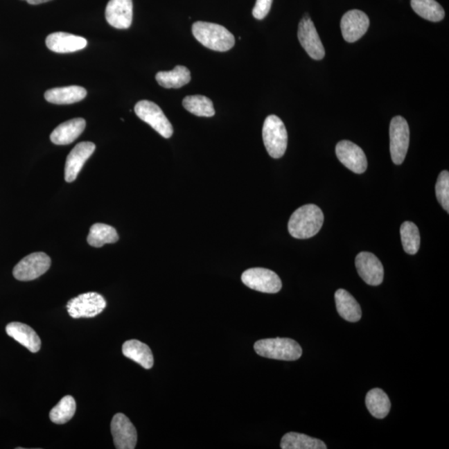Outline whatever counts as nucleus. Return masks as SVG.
Returning <instances> with one entry per match:
<instances>
[{"label": "nucleus", "mask_w": 449, "mask_h": 449, "mask_svg": "<svg viewBox=\"0 0 449 449\" xmlns=\"http://www.w3.org/2000/svg\"><path fill=\"white\" fill-rule=\"evenodd\" d=\"M323 223L322 209L314 204H308L299 207L291 215L288 231L294 238L308 239L317 234Z\"/></svg>", "instance_id": "f257e3e1"}, {"label": "nucleus", "mask_w": 449, "mask_h": 449, "mask_svg": "<svg viewBox=\"0 0 449 449\" xmlns=\"http://www.w3.org/2000/svg\"><path fill=\"white\" fill-rule=\"evenodd\" d=\"M193 33L200 43L214 51L227 52L236 43L234 35L220 24L199 21L193 24Z\"/></svg>", "instance_id": "f03ea898"}, {"label": "nucleus", "mask_w": 449, "mask_h": 449, "mask_svg": "<svg viewBox=\"0 0 449 449\" xmlns=\"http://www.w3.org/2000/svg\"><path fill=\"white\" fill-rule=\"evenodd\" d=\"M254 349L257 355L272 360L294 361L302 355L299 344L288 338L261 340L254 345Z\"/></svg>", "instance_id": "7ed1b4c3"}, {"label": "nucleus", "mask_w": 449, "mask_h": 449, "mask_svg": "<svg viewBox=\"0 0 449 449\" xmlns=\"http://www.w3.org/2000/svg\"><path fill=\"white\" fill-rule=\"evenodd\" d=\"M262 136L270 157L277 159L284 156L288 143V134L280 118L276 115L268 116L265 120Z\"/></svg>", "instance_id": "20e7f679"}, {"label": "nucleus", "mask_w": 449, "mask_h": 449, "mask_svg": "<svg viewBox=\"0 0 449 449\" xmlns=\"http://www.w3.org/2000/svg\"><path fill=\"white\" fill-rule=\"evenodd\" d=\"M107 302L97 292H87L71 299L67 303L69 315L73 319L94 318L105 309Z\"/></svg>", "instance_id": "39448f33"}, {"label": "nucleus", "mask_w": 449, "mask_h": 449, "mask_svg": "<svg viewBox=\"0 0 449 449\" xmlns=\"http://www.w3.org/2000/svg\"><path fill=\"white\" fill-rule=\"evenodd\" d=\"M389 137L391 157L394 164L400 165L405 159L410 139L409 124L403 116L391 120Z\"/></svg>", "instance_id": "423d86ee"}, {"label": "nucleus", "mask_w": 449, "mask_h": 449, "mask_svg": "<svg viewBox=\"0 0 449 449\" xmlns=\"http://www.w3.org/2000/svg\"><path fill=\"white\" fill-rule=\"evenodd\" d=\"M134 111L141 120L149 124L164 139H170L173 136L172 123L169 122L161 107L156 103L148 101V100H143L136 104Z\"/></svg>", "instance_id": "0eeeda50"}, {"label": "nucleus", "mask_w": 449, "mask_h": 449, "mask_svg": "<svg viewBox=\"0 0 449 449\" xmlns=\"http://www.w3.org/2000/svg\"><path fill=\"white\" fill-rule=\"evenodd\" d=\"M51 265V259L44 252L32 253L25 256L12 270L16 280L30 281L43 276Z\"/></svg>", "instance_id": "6e6552de"}, {"label": "nucleus", "mask_w": 449, "mask_h": 449, "mask_svg": "<svg viewBox=\"0 0 449 449\" xmlns=\"http://www.w3.org/2000/svg\"><path fill=\"white\" fill-rule=\"evenodd\" d=\"M241 281L249 288L263 293H278L282 288V282L278 274L265 268L245 270L241 276Z\"/></svg>", "instance_id": "1a4fd4ad"}, {"label": "nucleus", "mask_w": 449, "mask_h": 449, "mask_svg": "<svg viewBox=\"0 0 449 449\" xmlns=\"http://www.w3.org/2000/svg\"><path fill=\"white\" fill-rule=\"evenodd\" d=\"M335 152L341 164L353 173L362 174L368 168L367 158L363 150L351 141H340L336 145Z\"/></svg>", "instance_id": "9d476101"}, {"label": "nucleus", "mask_w": 449, "mask_h": 449, "mask_svg": "<svg viewBox=\"0 0 449 449\" xmlns=\"http://www.w3.org/2000/svg\"><path fill=\"white\" fill-rule=\"evenodd\" d=\"M298 39L303 49L315 60H323L326 51L316 30L313 21L306 16L299 24Z\"/></svg>", "instance_id": "9b49d317"}, {"label": "nucleus", "mask_w": 449, "mask_h": 449, "mask_svg": "<svg viewBox=\"0 0 449 449\" xmlns=\"http://www.w3.org/2000/svg\"><path fill=\"white\" fill-rule=\"evenodd\" d=\"M111 432L116 448H136L137 432L134 425L126 415L120 413L114 415L111 423Z\"/></svg>", "instance_id": "f8f14e48"}, {"label": "nucleus", "mask_w": 449, "mask_h": 449, "mask_svg": "<svg viewBox=\"0 0 449 449\" xmlns=\"http://www.w3.org/2000/svg\"><path fill=\"white\" fill-rule=\"evenodd\" d=\"M358 274L369 285H380L384 281V266L378 258L370 252H360L356 256Z\"/></svg>", "instance_id": "ddd939ff"}, {"label": "nucleus", "mask_w": 449, "mask_h": 449, "mask_svg": "<svg viewBox=\"0 0 449 449\" xmlns=\"http://www.w3.org/2000/svg\"><path fill=\"white\" fill-rule=\"evenodd\" d=\"M369 27V17L363 11L349 10L341 19V32L344 39L348 43H355L360 39L367 32Z\"/></svg>", "instance_id": "4468645a"}, {"label": "nucleus", "mask_w": 449, "mask_h": 449, "mask_svg": "<svg viewBox=\"0 0 449 449\" xmlns=\"http://www.w3.org/2000/svg\"><path fill=\"white\" fill-rule=\"evenodd\" d=\"M96 146L90 141H83L75 146L67 157L64 177L67 182L76 180L85 162L89 159L95 151Z\"/></svg>", "instance_id": "2eb2a0df"}, {"label": "nucleus", "mask_w": 449, "mask_h": 449, "mask_svg": "<svg viewBox=\"0 0 449 449\" xmlns=\"http://www.w3.org/2000/svg\"><path fill=\"white\" fill-rule=\"evenodd\" d=\"M132 0H110L105 11L107 23L115 28H128L132 22Z\"/></svg>", "instance_id": "dca6fc26"}, {"label": "nucleus", "mask_w": 449, "mask_h": 449, "mask_svg": "<svg viewBox=\"0 0 449 449\" xmlns=\"http://www.w3.org/2000/svg\"><path fill=\"white\" fill-rule=\"evenodd\" d=\"M87 44V42L85 37L64 32L51 33L46 39L48 49L58 53L79 51L86 48Z\"/></svg>", "instance_id": "f3484780"}, {"label": "nucleus", "mask_w": 449, "mask_h": 449, "mask_svg": "<svg viewBox=\"0 0 449 449\" xmlns=\"http://www.w3.org/2000/svg\"><path fill=\"white\" fill-rule=\"evenodd\" d=\"M85 127L86 121L82 118L67 121L54 129L50 135V140L56 145L72 143L85 131Z\"/></svg>", "instance_id": "a211bd4d"}, {"label": "nucleus", "mask_w": 449, "mask_h": 449, "mask_svg": "<svg viewBox=\"0 0 449 449\" xmlns=\"http://www.w3.org/2000/svg\"><path fill=\"white\" fill-rule=\"evenodd\" d=\"M8 336L22 344L32 353L39 351L41 340L37 333L27 324L19 322H12L6 326Z\"/></svg>", "instance_id": "6ab92c4d"}, {"label": "nucleus", "mask_w": 449, "mask_h": 449, "mask_svg": "<svg viewBox=\"0 0 449 449\" xmlns=\"http://www.w3.org/2000/svg\"><path fill=\"white\" fill-rule=\"evenodd\" d=\"M337 311L339 315L349 322H357L361 319L362 311L360 303L348 291L340 289L335 294Z\"/></svg>", "instance_id": "aec40b11"}, {"label": "nucleus", "mask_w": 449, "mask_h": 449, "mask_svg": "<svg viewBox=\"0 0 449 449\" xmlns=\"http://www.w3.org/2000/svg\"><path fill=\"white\" fill-rule=\"evenodd\" d=\"M87 91L85 87L79 86H69L55 87L46 91L44 98L49 103L53 104H72L85 99Z\"/></svg>", "instance_id": "412c9836"}, {"label": "nucleus", "mask_w": 449, "mask_h": 449, "mask_svg": "<svg viewBox=\"0 0 449 449\" xmlns=\"http://www.w3.org/2000/svg\"><path fill=\"white\" fill-rule=\"evenodd\" d=\"M123 353L146 369L152 368L154 360L151 349L139 340L126 341L123 345Z\"/></svg>", "instance_id": "4be33fe9"}, {"label": "nucleus", "mask_w": 449, "mask_h": 449, "mask_svg": "<svg viewBox=\"0 0 449 449\" xmlns=\"http://www.w3.org/2000/svg\"><path fill=\"white\" fill-rule=\"evenodd\" d=\"M190 70L185 66L178 65L169 72H159L156 75V80L165 89H180L191 81Z\"/></svg>", "instance_id": "5701e85b"}, {"label": "nucleus", "mask_w": 449, "mask_h": 449, "mask_svg": "<svg viewBox=\"0 0 449 449\" xmlns=\"http://www.w3.org/2000/svg\"><path fill=\"white\" fill-rule=\"evenodd\" d=\"M366 406L374 418L384 419L389 414L391 403L388 395L381 389H373L369 391L365 398Z\"/></svg>", "instance_id": "b1692460"}, {"label": "nucleus", "mask_w": 449, "mask_h": 449, "mask_svg": "<svg viewBox=\"0 0 449 449\" xmlns=\"http://www.w3.org/2000/svg\"><path fill=\"white\" fill-rule=\"evenodd\" d=\"M281 448L282 449H326L327 446L322 440L291 432L283 437Z\"/></svg>", "instance_id": "393cba45"}, {"label": "nucleus", "mask_w": 449, "mask_h": 449, "mask_svg": "<svg viewBox=\"0 0 449 449\" xmlns=\"http://www.w3.org/2000/svg\"><path fill=\"white\" fill-rule=\"evenodd\" d=\"M87 240L91 247L98 248L105 244L116 243L119 240V236L114 227L106 224L96 223L90 228Z\"/></svg>", "instance_id": "a878e982"}, {"label": "nucleus", "mask_w": 449, "mask_h": 449, "mask_svg": "<svg viewBox=\"0 0 449 449\" xmlns=\"http://www.w3.org/2000/svg\"><path fill=\"white\" fill-rule=\"evenodd\" d=\"M411 7L416 14L432 22H439L445 16L443 8L435 0H411Z\"/></svg>", "instance_id": "bb28decb"}, {"label": "nucleus", "mask_w": 449, "mask_h": 449, "mask_svg": "<svg viewBox=\"0 0 449 449\" xmlns=\"http://www.w3.org/2000/svg\"><path fill=\"white\" fill-rule=\"evenodd\" d=\"M182 105L187 111L195 116L210 118L215 114L213 103L202 95L187 96L182 101Z\"/></svg>", "instance_id": "cd10ccee"}, {"label": "nucleus", "mask_w": 449, "mask_h": 449, "mask_svg": "<svg viewBox=\"0 0 449 449\" xmlns=\"http://www.w3.org/2000/svg\"><path fill=\"white\" fill-rule=\"evenodd\" d=\"M75 412L76 402L72 396L67 395L50 411L49 418L54 423L64 424L72 419Z\"/></svg>", "instance_id": "c85d7f7f"}, {"label": "nucleus", "mask_w": 449, "mask_h": 449, "mask_svg": "<svg viewBox=\"0 0 449 449\" xmlns=\"http://www.w3.org/2000/svg\"><path fill=\"white\" fill-rule=\"evenodd\" d=\"M401 241L403 249L410 255H415L420 247L419 228L411 222H405L400 227Z\"/></svg>", "instance_id": "c756f323"}, {"label": "nucleus", "mask_w": 449, "mask_h": 449, "mask_svg": "<svg viewBox=\"0 0 449 449\" xmlns=\"http://www.w3.org/2000/svg\"><path fill=\"white\" fill-rule=\"evenodd\" d=\"M436 197L440 205L448 213L449 211V173L443 170L439 174L435 186Z\"/></svg>", "instance_id": "7c9ffc66"}, {"label": "nucleus", "mask_w": 449, "mask_h": 449, "mask_svg": "<svg viewBox=\"0 0 449 449\" xmlns=\"http://www.w3.org/2000/svg\"><path fill=\"white\" fill-rule=\"evenodd\" d=\"M273 0H256L252 14L256 19H263L269 14Z\"/></svg>", "instance_id": "2f4dec72"}, {"label": "nucleus", "mask_w": 449, "mask_h": 449, "mask_svg": "<svg viewBox=\"0 0 449 449\" xmlns=\"http://www.w3.org/2000/svg\"><path fill=\"white\" fill-rule=\"evenodd\" d=\"M25 1H27L29 4H33V6H37V4L47 3L51 1V0H25Z\"/></svg>", "instance_id": "473e14b6"}]
</instances>
